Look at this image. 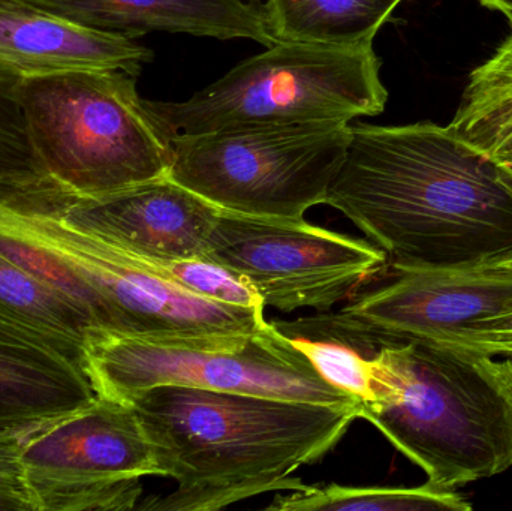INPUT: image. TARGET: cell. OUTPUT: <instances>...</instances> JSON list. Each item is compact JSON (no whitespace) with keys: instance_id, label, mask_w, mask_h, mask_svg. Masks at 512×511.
<instances>
[{"instance_id":"cell-1","label":"cell","mask_w":512,"mask_h":511,"mask_svg":"<svg viewBox=\"0 0 512 511\" xmlns=\"http://www.w3.org/2000/svg\"><path fill=\"white\" fill-rule=\"evenodd\" d=\"M325 204L391 267L462 266L512 252V171L450 126H351Z\"/></svg>"},{"instance_id":"cell-2","label":"cell","mask_w":512,"mask_h":511,"mask_svg":"<svg viewBox=\"0 0 512 511\" xmlns=\"http://www.w3.org/2000/svg\"><path fill=\"white\" fill-rule=\"evenodd\" d=\"M126 404L155 449L162 477L176 491L144 500L143 511H218L271 491H297L291 477L340 443L360 419L354 405L313 404L158 386Z\"/></svg>"},{"instance_id":"cell-3","label":"cell","mask_w":512,"mask_h":511,"mask_svg":"<svg viewBox=\"0 0 512 511\" xmlns=\"http://www.w3.org/2000/svg\"><path fill=\"white\" fill-rule=\"evenodd\" d=\"M50 179L0 182V252L62 291L95 329L155 338L243 335L264 329V311L195 296L149 261L66 221Z\"/></svg>"},{"instance_id":"cell-4","label":"cell","mask_w":512,"mask_h":511,"mask_svg":"<svg viewBox=\"0 0 512 511\" xmlns=\"http://www.w3.org/2000/svg\"><path fill=\"white\" fill-rule=\"evenodd\" d=\"M493 357L429 341L384 342L378 399L361 411L427 482L457 489L512 467V392Z\"/></svg>"},{"instance_id":"cell-5","label":"cell","mask_w":512,"mask_h":511,"mask_svg":"<svg viewBox=\"0 0 512 511\" xmlns=\"http://www.w3.org/2000/svg\"><path fill=\"white\" fill-rule=\"evenodd\" d=\"M373 41L276 42L182 102L144 99L168 138L256 126L346 122L385 110Z\"/></svg>"},{"instance_id":"cell-6","label":"cell","mask_w":512,"mask_h":511,"mask_svg":"<svg viewBox=\"0 0 512 511\" xmlns=\"http://www.w3.org/2000/svg\"><path fill=\"white\" fill-rule=\"evenodd\" d=\"M135 78L81 69L21 80V105L48 179L78 197H96L168 176L170 138Z\"/></svg>"},{"instance_id":"cell-7","label":"cell","mask_w":512,"mask_h":511,"mask_svg":"<svg viewBox=\"0 0 512 511\" xmlns=\"http://www.w3.org/2000/svg\"><path fill=\"white\" fill-rule=\"evenodd\" d=\"M83 366L96 396L123 404L153 387L186 386L361 408L328 384L273 323L254 333L204 338L93 329L83 342Z\"/></svg>"},{"instance_id":"cell-8","label":"cell","mask_w":512,"mask_h":511,"mask_svg":"<svg viewBox=\"0 0 512 511\" xmlns=\"http://www.w3.org/2000/svg\"><path fill=\"white\" fill-rule=\"evenodd\" d=\"M351 137L346 122L173 135L168 176L225 212L303 219L325 204Z\"/></svg>"},{"instance_id":"cell-9","label":"cell","mask_w":512,"mask_h":511,"mask_svg":"<svg viewBox=\"0 0 512 511\" xmlns=\"http://www.w3.org/2000/svg\"><path fill=\"white\" fill-rule=\"evenodd\" d=\"M35 511L137 510L143 477H162L131 405L96 398L18 438Z\"/></svg>"},{"instance_id":"cell-10","label":"cell","mask_w":512,"mask_h":511,"mask_svg":"<svg viewBox=\"0 0 512 511\" xmlns=\"http://www.w3.org/2000/svg\"><path fill=\"white\" fill-rule=\"evenodd\" d=\"M206 258L246 279L264 306L280 312H328L352 299L387 266L384 251L303 219L221 210Z\"/></svg>"},{"instance_id":"cell-11","label":"cell","mask_w":512,"mask_h":511,"mask_svg":"<svg viewBox=\"0 0 512 511\" xmlns=\"http://www.w3.org/2000/svg\"><path fill=\"white\" fill-rule=\"evenodd\" d=\"M393 269L339 312L381 342H435L512 311V270L490 261Z\"/></svg>"},{"instance_id":"cell-12","label":"cell","mask_w":512,"mask_h":511,"mask_svg":"<svg viewBox=\"0 0 512 511\" xmlns=\"http://www.w3.org/2000/svg\"><path fill=\"white\" fill-rule=\"evenodd\" d=\"M48 197L75 227L152 260L206 258L221 212L170 176L96 197H78L50 180Z\"/></svg>"},{"instance_id":"cell-13","label":"cell","mask_w":512,"mask_h":511,"mask_svg":"<svg viewBox=\"0 0 512 511\" xmlns=\"http://www.w3.org/2000/svg\"><path fill=\"white\" fill-rule=\"evenodd\" d=\"M152 50L135 39L89 29L26 0H0V63L23 77L117 69L138 77Z\"/></svg>"},{"instance_id":"cell-14","label":"cell","mask_w":512,"mask_h":511,"mask_svg":"<svg viewBox=\"0 0 512 511\" xmlns=\"http://www.w3.org/2000/svg\"><path fill=\"white\" fill-rule=\"evenodd\" d=\"M96 398L78 357L0 320V438L21 437Z\"/></svg>"},{"instance_id":"cell-15","label":"cell","mask_w":512,"mask_h":511,"mask_svg":"<svg viewBox=\"0 0 512 511\" xmlns=\"http://www.w3.org/2000/svg\"><path fill=\"white\" fill-rule=\"evenodd\" d=\"M89 29L137 39L152 32L188 33L276 44L259 0H26Z\"/></svg>"},{"instance_id":"cell-16","label":"cell","mask_w":512,"mask_h":511,"mask_svg":"<svg viewBox=\"0 0 512 511\" xmlns=\"http://www.w3.org/2000/svg\"><path fill=\"white\" fill-rule=\"evenodd\" d=\"M273 326L309 359L328 384L357 399L361 411L375 405L378 398L375 356L384 342L358 329L339 312H321L295 321H274Z\"/></svg>"},{"instance_id":"cell-17","label":"cell","mask_w":512,"mask_h":511,"mask_svg":"<svg viewBox=\"0 0 512 511\" xmlns=\"http://www.w3.org/2000/svg\"><path fill=\"white\" fill-rule=\"evenodd\" d=\"M402 0H265L276 42L352 45L373 41Z\"/></svg>"},{"instance_id":"cell-18","label":"cell","mask_w":512,"mask_h":511,"mask_svg":"<svg viewBox=\"0 0 512 511\" xmlns=\"http://www.w3.org/2000/svg\"><path fill=\"white\" fill-rule=\"evenodd\" d=\"M0 320L50 339L83 362V342L95 329L62 291L0 252Z\"/></svg>"},{"instance_id":"cell-19","label":"cell","mask_w":512,"mask_h":511,"mask_svg":"<svg viewBox=\"0 0 512 511\" xmlns=\"http://www.w3.org/2000/svg\"><path fill=\"white\" fill-rule=\"evenodd\" d=\"M511 30L495 54L469 75L450 128L495 161L512 165Z\"/></svg>"},{"instance_id":"cell-20","label":"cell","mask_w":512,"mask_h":511,"mask_svg":"<svg viewBox=\"0 0 512 511\" xmlns=\"http://www.w3.org/2000/svg\"><path fill=\"white\" fill-rule=\"evenodd\" d=\"M270 511H471L472 504L457 489L426 482L417 488L382 486H307L280 495L268 504Z\"/></svg>"},{"instance_id":"cell-21","label":"cell","mask_w":512,"mask_h":511,"mask_svg":"<svg viewBox=\"0 0 512 511\" xmlns=\"http://www.w3.org/2000/svg\"><path fill=\"white\" fill-rule=\"evenodd\" d=\"M23 75L0 63V182L47 177L30 138L20 101Z\"/></svg>"},{"instance_id":"cell-22","label":"cell","mask_w":512,"mask_h":511,"mask_svg":"<svg viewBox=\"0 0 512 511\" xmlns=\"http://www.w3.org/2000/svg\"><path fill=\"white\" fill-rule=\"evenodd\" d=\"M143 258V257H141ZM150 266L167 278L168 281L182 287L183 290L237 308L264 311V303L254 288L233 270L209 258H191V260H152Z\"/></svg>"},{"instance_id":"cell-23","label":"cell","mask_w":512,"mask_h":511,"mask_svg":"<svg viewBox=\"0 0 512 511\" xmlns=\"http://www.w3.org/2000/svg\"><path fill=\"white\" fill-rule=\"evenodd\" d=\"M435 342L490 357H512V311Z\"/></svg>"},{"instance_id":"cell-24","label":"cell","mask_w":512,"mask_h":511,"mask_svg":"<svg viewBox=\"0 0 512 511\" xmlns=\"http://www.w3.org/2000/svg\"><path fill=\"white\" fill-rule=\"evenodd\" d=\"M18 438H0V510L35 511L18 456Z\"/></svg>"},{"instance_id":"cell-25","label":"cell","mask_w":512,"mask_h":511,"mask_svg":"<svg viewBox=\"0 0 512 511\" xmlns=\"http://www.w3.org/2000/svg\"><path fill=\"white\" fill-rule=\"evenodd\" d=\"M493 366H495L499 377L507 383V386L510 387L512 392V357H505V360H502V362H496L495 360Z\"/></svg>"},{"instance_id":"cell-26","label":"cell","mask_w":512,"mask_h":511,"mask_svg":"<svg viewBox=\"0 0 512 511\" xmlns=\"http://www.w3.org/2000/svg\"><path fill=\"white\" fill-rule=\"evenodd\" d=\"M480 2L487 8L504 12L508 18L512 17V0H480Z\"/></svg>"},{"instance_id":"cell-27","label":"cell","mask_w":512,"mask_h":511,"mask_svg":"<svg viewBox=\"0 0 512 511\" xmlns=\"http://www.w3.org/2000/svg\"><path fill=\"white\" fill-rule=\"evenodd\" d=\"M490 263L496 264V266L505 267V269L512 270V252L511 254L504 255V257L496 258V260L490 261Z\"/></svg>"},{"instance_id":"cell-28","label":"cell","mask_w":512,"mask_h":511,"mask_svg":"<svg viewBox=\"0 0 512 511\" xmlns=\"http://www.w3.org/2000/svg\"><path fill=\"white\" fill-rule=\"evenodd\" d=\"M507 167L512 171V165H507Z\"/></svg>"}]
</instances>
